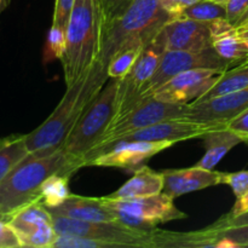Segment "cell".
<instances>
[{
	"label": "cell",
	"instance_id": "8992f818",
	"mask_svg": "<svg viewBox=\"0 0 248 248\" xmlns=\"http://www.w3.org/2000/svg\"><path fill=\"white\" fill-rule=\"evenodd\" d=\"M53 227L57 234H70L101 240L108 242L113 247H155L154 232H140L120 220L111 222H89L78 220L60 216H52Z\"/></svg>",
	"mask_w": 248,
	"mask_h": 248
},
{
	"label": "cell",
	"instance_id": "7a4b0ae2",
	"mask_svg": "<svg viewBox=\"0 0 248 248\" xmlns=\"http://www.w3.org/2000/svg\"><path fill=\"white\" fill-rule=\"evenodd\" d=\"M108 79L107 67L97 61L89 72L68 86L51 115L35 130L26 135L29 153L62 147L87 104L101 91Z\"/></svg>",
	"mask_w": 248,
	"mask_h": 248
},
{
	"label": "cell",
	"instance_id": "44dd1931",
	"mask_svg": "<svg viewBox=\"0 0 248 248\" xmlns=\"http://www.w3.org/2000/svg\"><path fill=\"white\" fill-rule=\"evenodd\" d=\"M164 189V174L162 172H154L148 166L140 167L135 172L133 177L124 186L107 198L115 200L143 198L162 193Z\"/></svg>",
	"mask_w": 248,
	"mask_h": 248
},
{
	"label": "cell",
	"instance_id": "74e56055",
	"mask_svg": "<svg viewBox=\"0 0 248 248\" xmlns=\"http://www.w3.org/2000/svg\"><path fill=\"white\" fill-rule=\"evenodd\" d=\"M247 212H248V191L245 194V195H242L241 198L236 199V202H235V205L232 206V211L225 216L229 218H232V217H237V216H241Z\"/></svg>",
	"mask_w": 248,
	"mask_h": 248
},
{
	"label": "cell",
	"instance_id": "f1b7e54d",
	"mask_svg": "<svg viewBox=\"0 0 248 248\" xmlns=\"http://www.w3.org/2000/svg\"><path fill=\"white\" fill-rule=\"evenodd\" d=\"M67 46V31L57 26H51L47 35V56L62 60Z\"/></svg>",
	"mask_w": 248,
	"mask_h": 248
},
{
	"label": "cell",
	"instance_id": "484cf974",
	"mask_svg": "<svg viewBox=\"0 0 248 248\" xmlns=\"http://www.w3.org/2000/svg\"><path fill=\"white\" fill-rule=\"evenodd\" d=\"M206 232L212 236L213 247H248V224L223 229H213L208 227L206 228Z\"/></svg>",
	"mask_w": 248,
	"mask_h": 248
},
{
	"label": "cell",
	"instance_id": "b9f144b4",
	"mask_svg": "<svg viewBox=\"0 0 248 248\" xmlns=\"http://www.w3.org/2000/svg\"><path fill=\"white\" fill-rule=\"evenodd\" d=\"M212 1L218 2V4H220V5H223V6H225V4H227L228 0H212Z\"/></svg>",
	"mask_w": 248,
	"mask_h": 248
},
{
	"label": "cell",
	"instance_id": "d590c367",
	"mask_svg": "<svg viewBox=\"0 0 248 248\" xmlns=\"http://www.w3.org/2000/svg\"><path fill=\"white\" fill-rule=\"evenodd\" d=\"M245 224H248V212L232 218L227 217V216H223V217L219 218L215 224L211 225V228H213V229H223V228L237 227V225H245Z\"/></svg>",
	"mask_w": 248,
	"mask_h": 248
},
{
	"label": "cell",
	"instance_id": "d6986e66",
	"mask_svg": "<svg viewBox=\"0 0 248 248\" xmlns=\"http://www.w3.org/2000/svg\"><path fill=\"white\" fill-rule=\"evenodd\" d=\"M211 31V44L216 52L232 63L240 64L248 60V48L240 39L236 27L227 18H217L208 21Z\"/></svg>",
	"mask_w": 248,
	"mask_h": 248
},
{
	"label": "cell",
	"instance_id": "9a60e30c",
	"mask_svg": "<svg viewBox=\"0 0 248 248\" xmlns=\"http://www.w3.org/2000/svg\"><path fill=\"white\" fill-rule=\"evenodd\" d=\"M248 108V89L215 97L202 103H191L186 118L211 125L227 126Z\"/></svg>",
	"mask_w": 248,
	"mask_h": 248
},
{
	"label": "cell",
	"instance_id": "836d02e7",
	"mask_svg": "<svg viewBox=\"0 0 248 248\" xmlns=\"http://www.w3.org/2000/svg\"><path fill=\"white\" fill-rule=\"evenodd\" d=\"M200 0H159L160 6L171 16V19L179 18L182 12Z\"/></svg>",
	"mask_w": 248,
	"mask_h": 248
},
{
	"label": "cell",
	"instance_id": "ba28073f",
	"mask_svg": "<svg viewBox=\"0 0 248 248\" xmlns=\"http://www.w3.org/2000/svg\"><path fill=\"white\" fill-rule=\"evenodd\" d=\"M167 51L164 28L157 33L142 50L130 72L120 79L118 96V111L115 119L124 115L140 101L145 85L152 79ZM114 119V120H115Z\"/></svg>",
	"mask_w": 248,
	"mask_h": 248
},
{
	"label": "cell",
	"instance_id": "5b68a950",
	"mask_svg": "<svg viewBox=\"0 0 248 248\" xmlns=\"http://www.w3.org/2000/svg\"><path fill=\"white\" fill-rule=\"evenodd\" d=\"M120 79L109 78L101 91L87 104L86 109L62 145L65 154L85 167L87 155L101 143L118 111Z\"/></svg>",
	"mask_w": 248,
	"mask_h": 248
},
{
	"label": "cell",
	"instance_id": "ac0fdd59",
	"mask_svg": "<svg viewBox=\"0 0 248 248\" xmlns=\"http://www.w3.org/2000/svg\"><path fill=\"white\" fill-rule=\"evenodd\" d=\"M52 216L72 218L89 222H111L118 220L115 211L109 207L103 198H86L72 195L53 208H47Z\"/></svg>",
	"mask_w": 248,
	"mask_h": 248
},
{
	"label": "cell",
	"instance_id": "4fadbf2b",
	"mask_svg": "<svg viewBox=\"0 0 248 248\" xmlns=\"http://www.w3.org/2000/svg\"><path fill=\"white\" fill-rule=\"evenodd\" d=\"M173 144V142H167V140L166 142L131 140V142L115 143L101 154L92 157L87 162V166L116 167V169L136 172L140 167L145 166L150 157L169 149Z\"/></svg>",
	"mask_w": 248,
	"mask_h": 248
},
{
	"label": "cell",
	"instance_id": "ab89813d",
	"mask_svg": "<svg viewBox=\"0 0 248 248\" xmlns=\"http://www.w3.org/2000/svg\"><path fill=\"white\" fill-rule=\"evenodd\" d=\"M10 4V0H0V14L9 6Z\"/></svg>",
	"mask_w": 248,
	"mask_h": 248
},
{
	"label": "cell",
	"instance_id": "4dcf8cb0",
	"mask_svg": "<svg viewBox=\"0 0 248 248\" xmlns=\"http://www.w3.org/2000/svg\"><path fill=\"white\" fill-rule=\"evenodd\" d=\"M74 2L75 0H56L52 26H57L67 31V26Z\"/></svg>",
	"mask_w": 248,
	"mask_h": 248
},
{
	"label": "cell",
	"instance_id": "7402d4cb",
	"mask_svg": "<svg viewBox=\"0 0 248 248\" xmlns=\"http://www.w3.org/2000/svg\"><path fill=\"white\" fill-rule=\"evenodd\" d=\"M248 89V60L225 70L215 86L193 103H202L215 97Z\"/></svg>",
	"mask_w": 248,
	"mask_h": 248
},
{
	"label": "cell",
	"instance_id": "8d00e7d4",
	"mask_svg": "<svg viewBox=\"0 0 248 248\" xmlns=\"http://www.w3.org/2000/svg\"><path fill=\"white\" fill-rule=\"evenodd\" d=\"M128 0H101L102 12H103V23L110 19Z\"/></svg>",
	"mask_w": 248,
	"mask_h": 248
},
{
	"label": "cell",
	"instance_id": "d4e9b609",
	"mask_svg": "<svg viewBox=\"0 0 248 248\" xmlns=\"http://www.w3.org/2000/svg\"><path fill=\"white\" fill-rule=\"evenodd\" d=\"M145 45L147 44L143 43L130 44L118 51L107 65V73H108L109 78L123 79L130 72Z\"/></svg>",
	"mask_w": 248,
	"mask_h": 248
},
{
	"label": "cell",
	"instance_id": "7bdbcfd3",
	"mask_svg": "<svg viewBox=\"0 0 248 248\" xmlns=\"http://www.w3.org/2000/svg\"><path fill=\"white\" fill-rule=\"evenodd\" d=\"M247 17H248V9H247V11H246V14H245V15H244V17H242V18H241V21H242V19H245V18H247Z\"/></svg>",
	"mask_w": 248,
	"mask_h": 248
},
{
	"label": "cell",
	"instance_id": "52a82bcc",
	"mask_svg": "<svg viewBox=\"0 0 248 248\" xmlns=\"http://www.w3.org/2000/svg\"><path fill=\"white\" fill-rule=\"evenodd\" d=\"M189 110H190V104L179 106V104L166 103V102H161L154 98L153 96L140 99L130 110H127L124 115L119 116L111 123V125L109 126L106 135H104L103 140L92 152L108 144L115 138L135 132L140 128L148 127V126L161 123V121L186 118Z\"/></svg>",
	"mask_w": 248,
	"mask_h": 248
},
{
	"label": "cell",
	"instance_id": "7c38bea8",
	"mask_svg": "<svg viewBox=\"0 0 248 248\" xmlns=\"http://www.w3.org/2000/svg\"><path fill=\"white\" fill-rule=\"evenodd\" d=\"M7 222L18 236L22 247L52 248L57 240L52 215L40 201L17 211Z\"/></svg>",
	"mask_w": 248,
	"mask_h": 248
},
{
	"label": "cell",
	"instance_id": "83f0119b",
	"mask_svg": "<svg viewBox=\"0 0 248 248\" xmlns=\"http://www.w3.org/2000/svg\"><path fill=\"white\" fill-rule=\"evenodd\" d=\"M113 247L108 242L101 240H92L78 235L60 234L52 248H106Z\"/></svg>",
	"mask_w": 248,
	"mask_h": 248
},
{
	"label": "cell",
	"instance_id": "e0dca14e",
	"mask_svg": "<svg viewBox=\"0 0 248 248\" xmlns=\"http://www.w3.org/2000/svg\"><path fill=\"white\" fill-rule=\"evenodd\" d=\"M164 174L162 193L171 199H177L184 194L202 190L210 186L222 184L223 172L202 169L199 166L181 170H167Z\"/></svg>",
	"mask_w": 248,
	"mask_h": 248
},
{
	"label": "cell",
	"instance_id": "6da1fadb",
	"mask_svg": "<svg viewBox=\"0 0 248 248\" xmlns=\"http://www.w3.org/2000/svg\"><path fill=\"white\" fill-rule=\"evenodd\" d=\"M81 167L62 147L29 153L0 183V218L9 220L21 208L40 201L41 186L50 176L72 177Z\"/></svg>",
	"mask_w": 248,
	"mask_h": 248
},
{
	"label": "cell",
	"instance_id": "f35d334b",
	"mask_svg": "<svg viewBox=\"0 0 248 248\" xmlns=\"http://www.w3.org/2000/svg\"><path fill=\"white\" fill-rule=\"evenodd\" d=\"M236 31H237V34H239L240 39L244 41L245 45H246L248 48V26L236 27Z\"/></svg>",
	"mask_w": 248,
	"mask_h": 248
},
{
	"label": "cell",
	"instance_id": "2e32d148",
	"mask_svg": "<svg viewBox=\"0 0 248 248\" xmlns=\"http://www.w3.org/2000/svg\"><path fill=\"white\" fill-rule=\"evenodd\" d=\"M164 33L167 50L202 51L212 47L208 22L173 18L165 24Z\"/></svg>",
	"mask_w": 248,
	"mask_h": 248
},
{
	"label": "cell",
	"instance_id": "60d3db41",
	"mask_svg": "<svg viewBox=\"0 0 248 248\" xmlns=\"http://www.w3.org/2000/svg\"><path fill=\"white\" fill-rule=\"evenodd\" d=\"M245 26H248V17L247 18L242 19V21H240L235 27H245Z\"/></svg>",
	"mask_w": 248,
	"mask_h": 248
},
{
	"label": "cell",
	"instance_id": "3957f363",
	"mask_svg": "<svg viewBox=\"0 0 248 248\" xmlns=\"http://www.w3.org/2000/svg\"><path fill=\"white\" fill-rule=\"evenodd\" d=\"M171 16L159 0H128L102 29L98 61L107 67L118 51L130 44H148L162 31Z\"/></svg>",
	"mask_w": 248,
	"mask_h": 248
},
{
	"label": "cell",
	"instance_id": "30bf717a",
	"mask_svg": "<svg viewBox=\"0 0 248 248\" xmlns=\"http://www.w3.org/2000/svg\"><path fill=\"white\" fill-rule=\"evenodd\" d=\"M225 127L220 125H211V124H203L194 121L188 118L182 119H172V120L161 121V123L154 124L148 127L140 128L135 132L127 133L125 136L115 138L114 140L109 142L108 144L98 148L97 150L92 152L85 160V166H87V162L94 157L96 155L101 154L109 147H111L115 143L120 142H131V140H143V142H182V140H193V138H201L210 131L216 128Z\"/></svg>",
	"mask_w": 248,
	"mask_h": 248
},
{
	"label": "cell",
	"instance_id": "ffe728a7",
	"mask_svg": "<svg viewBox=\"0 0 248 248\" xmlns=\"http://www.w3.org/2000/svg\"><path fill=\"white\" fill-rule=\"evenodd\" d=\"M206 153L195 166L207 170H215L218 162L240 143H244V137L230 128L219 127L210 131L202 137Z\"/></svg>",
	"mask_w": 248,
	"mask_h": 248
},
{
	"label": "cell",
	"instance_id": "1f68e13d",
	"mask_svg": "<svg viewBox=\"0 0 248 248\" xmlns=\"http://www.w3.org/2000/svg\"><path fill=\"white\" fill-rule=\"evenodd\" d=\"M22 247L21 241L7 220L0 218V248Z\"/></svg>",
	"mask_w": 248,
	"mask_h": 248
},
{
	"label": "cell",
	"instance_id": "603a6c76",
	"mask_svg": "<svg viewBox=\"0 0 248 248\" xmlns=\"http://www.w3.org/2000/svg\"><path fill=\"white\" fill-rule=\"evenodd\" d=\"M28 154L26 135L0 138V183Z\"/></svg>",
	"mask_w": 248,
	"mask_h": 248
},
{
	"label": "cell",
	"instance_id": "277c9868",
	"mask_svg": "<svg viewBox=\"0 0 248 248\" xmlns=\"http://www.w3.org/2000/svg\"><path fill=\"white\" fill-rule=\"evenodd\" d=\"M103 12L101 0H75L67 26V46L61 60L65 85L89 72L101 53Z\"/></svg>",
	"mask_w": 248,
	"mask_h": 248
},
{
	"label": "cell",
	"instance_id": "9c48e42d",
	"mask_svg": "<svg viewBox=\"0 0 248 248\" xmlns=\"http://www.w3.org/2000/svg\"><path fill=\"white\" fill-rule=\"evenodd\" d=\"M232 67L234 65L220 57L213 47L202 51L167 50L152 79L145 85L140 94V99L152 97L160 86L166 84L170 79L179 73L195 68H216L227 70Z\"/></svg>",
	"mask_w": 248,
	"mask_h": 248
},
{
	"label": "cell",
	"instance_id": "f546056e",
	"mask_svg": "<svg viewBox=\"0 0 248 248\" xmlns=\"http://www.w3.org/2000/svg\"><path fill=\"white\" fill-rule=\"evenodd\" d=\"M222 184L229 186L236 199L241 198L248 191V171L232 172V173L223 172Z\"/></svg>",
	"mask_w": 248,
	"mask_h": 248
},
{
	"label": "cell",
	"instance_id": "e575fe53",
	"mask_svg": "<svg viewBox=\"0 0 248 248\" xmlns=\"http://www.w3.org/2000/svg\"><path fill=\"white\" fill-rule=\"evenodd\" d=\"M227 127L234 131V132L239 133L240 136H242L245 143V140L248 138V108L244 113H241L239 116L232 119L230 123H228Z\"/></svg>",
	"mask_w": 248,
	"mask_h": 248
},
{
	"label": "cell",
	"instance_id": "cb8c5ba5",
	"mask_svg": "<svg viewBox=\"0 0 248 248\" xmlns=\"http://www.w3.org/2000/svg\"><path fill=\"white\" fill-rule=\"evenodd\" d=\"M70 176L56 173L48 177L41 186L40 202L46 208H53L64 202L72 193L69 189Z\"/></svg>",
	"mask_w": 248,
	"mask_h": 248
},
{
	"label": "cell",
	"instance_id": "ee69618b",
	"mask_svg": "<svg viewBox=\"0 0 248 248\" xmlns=\"http://www.w3.org/2000/svg\"><path fill=\"white\" fill-rule=\"evenodd\" d=\"M245 143H246V144H248V138H247L246 140H245Z\"/></svg>",
	"mask_w": 248,
	"mask_h": 248
},
{
	"label": "cell",
	"instance_id": "8fae6325",
	"mask_svg": "<svg viewBox=\"0 0 248 248\" xmlns=\"http://www.w3.org/2000/svg\"><path fill=\"white\" fill-rule=\"evenodd\" d=\"M224 72L216 68H195L179 73L160 86L153 97L171 104H191L207 93Z\"/></svg>",
	"mask_w": 248,
	"mask_h": 248
},
{
	"label": "cell",
	"instance_id": "d6a6232c",
	"mask_svg": "<svg viewBox=\"0 0 248 248\" xmlns=\"http://www.w3.org/2000/svg\"><path fill=\"white\" fill-rule=\"evenodd\" d=\"M225 9H227V19L236 26L244 15L246 14L248 9V0H228L225 4Z\"/></svg>",
	"mask_w": 248,
	"mask_h": 248
},
{
	"label": "cell",
	"instance_id": "5bb4252c",
	"mask_svg": "<svg viewBox=\"0 0 248 248\" xmlns=\"http://www.w3.org/2000/svg\"><path fill=\"white\" fill-rule=\"evenodd\" d=\"M103 200L113 210L123 211L155 225L186 217V213L176 207L173 199L164 193L126 200H115L106 196Z\"/></svg>",
	"mask_w": 248,
	"mask_h": 248
},
{
	"label": "cell",
	"instance_id": "4316f807",
	"mask_svg": "<svg viewBox=\"0 0 248 248\" xmlns=\"http://www.w3.org/2000/svg\"><path fill=\"white\" fill-rule=\"evenodd\" d=\"M179 18L196 19V21H212L217 18H227V9L212 0H200L182 12Z\"/></svg>",
	"mask_w": 248,
	"mask_h": 248
}]
</instances>
